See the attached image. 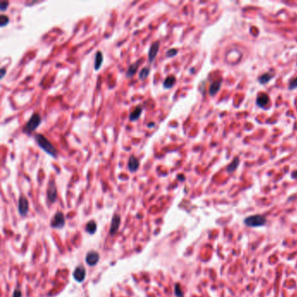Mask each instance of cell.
<instances>
[{"mask_svg":"<svg viewBox=\"0 0 297 297\" xmlns=\"http://www.w3.org/2000/svg\"><path fill=\"white\" fill-rule=\"evenodd\" d=\"M177 53H178V50L175 48H172V49H169V50L166 52V56H167V57H174V56H175Z\"/></svg>","mask_w":297,"mask_h":297,"instance_id":"d4e9b609","label":"cell"},{"mask_svg":"<svg viewBox=\"0 0 297 297\" xmlns=\"http://www.w3.org/2000/svg\"><path fill=\"white\" fill-rule=\"evenodd\" d=\"M96 229H97V225H96V222L93 221V220L89 221L86 225V227H85V230L87 231L89 234H94Z\"/></svg>","mask_w":297,"mask_h":297,"instance_id":"ffe728a7","label":"cell"},{"mask_svg":"<svg viewBox=\"0 0 297 297\" xmlns=\"http://www.w3.org/2000/svg\"><path fill=\"white\" fill-rule=\"evenodd\" d=\"M239 164H240V159H239V157H235L232 160V162L227 166V172L228 174L233 173L234 171H235L237 169Z\"/></svg>","mask_w":297,"mask_h":297,"instance_id":"d6986e66","label":"cell"},{"mask_svg":"<svg viewBox=\"0 0 297 297\" xmlns=\"http://www.w3.org/2000/svg\"><path fill=\"white\" fill-rule=\"evenodd\" d=\"M174 291H175V295L176 296L178 297H183V292H182L181 288V286L180 284H175V287H174Z\"/></svg>","mask_w":297,"mask_h":297,"instance_id":"603a6c76","label":"cell"},{"mask_svg":"<svg viewBox=\"0 0 297 297\" xmlns=\"http://www.w3.org/2000/svg\"><path fill=\"white\" fill-rule=\"evenodd\" d=\"M288 88H289V90H294V89L297 88V77L296 78H295V79H291V80L289 81Z\"/></svg>","mask_w":297,"mask_h":297,"instance_id":"cb8c5ba5","label":"cell"},{"mask_svg":"<svg viewBox=\"0 0 297 297\" xmlns=\"http://www.w3.org/2000/svg\"><path fill=\"white\" fill-rule=\"evenodd\" d=\"M42 121V119L40 115L38 113H33L32 115L30 116V118L29 119V120L27 121V123L25 124L24 127V132L25 134H30L32 132H34L37 128L38 127V126L40 125V123Z\"/></svg>","mask_w":297,"mask_h":297,"instance_id":"7a4b0ae2","label":"cell"},{"mask_svg":"<svg viewBox=\"0 0 297 297\" xmlns=\"http://www.w3.org/2000/svg\"><path fill=\"white\" fill-rule=\"evenodd\" d=\"M8 23H9V18L6 15H5V14H2L0 16V26L1 27H4Z\"/></svg>","mask_w":297,"mask_h":297,"instance_id":"7402d4cb","label":"cell"},{"mask_svg":"<svg viewBox=\"0 0 297 297\" xmlns=\"http://www.w3.org/2000/svg\"><path fill=\"white\" fill-rule=\"evenodd\" d=\"M8 5H9V2H7V1H2L0 3V10L2 12H5V10H7Z\"/></svg>","mask_w":297,"mask_h":297,"instance_id":"484cf974","label":"cell"},{"mask_svg":"<svg viewBox=\"0 0 297 297\" xmlns=\"http://www.w3.org/2000/svg\"><path fill=\"white\" fill-rule=\"evenodd\" d=\"M175 82H176L175 77L173 76V75H169V76H167V77L165 79V80L163 81V87L164 88H166V89H170V88H172V87L174 85Z\"/></svg>","mask_w":297,"mask_h":297,"instance_id":"e0dca14e","label":"cell"},{"mask_svg":"<svg viewBox=\"0 0 297 297\" xmlns=\"http://www.w3.org/2000/svg\"><path fill=\"white\" fill-rule=\"evenodd\" d=\"M142 111H143V106H137L133 110V112L130 113V115H129V120H130L131 121H136V120L140 118V116L141 115Z\"/></svg>","mask_w":297,"mask_h":297,"instance_id":"5bb4252c","label":"cell"},{"mask_svg":"<svg viewBox=\"0 0 297 297\" xmlns=\"http://www.w3.org/2000/svg\"><path fill=\"white\" fill-rule=\"evenodd\" d=\"M159 43L158 41L152 43V45L149 47L148 50V53H147V58H148V61L152 63L153 62L156 56H157L158 52H159Z\"/></svg>","mask_w":297,"mask_h":297,"instance_id":"8992f818","label":"cell"},{"mask_svg":"<svg viewBox=\"0 0 297 297\" xmlns=\"http://www.w3.org/2000/svg\"><path fill=\"white\" fill-rule=\"evenodd\" d=\"M65 224H66V220H65L64 213L62 212H58L52 219L51 226L55 228H61L65 226Z\"/></svg>","mask_w":297,"mask_h":297,"instance_id":"277c9868","label":"cell"},{"mask_svg":"<svg viewBox=\"0 0 297 297\" xmlns=\"http://www.w3.org/2000/svg\"><path fill=\"white\" fill-rule=\"evenodd\" d=\"M0 72H1V73H0V79H2L4 77H5V73H6V70H5V67H3V68H1V70H0Z\"/></svg>","mask_w":297,"mask_h":297,"instance_id":"4316f807","label":"cell"},{"mask_svg":"<svg viewBox=\"0 0 297 297\" xmlns=\"http://www.w3.org/2000/svg\"><path fill=\"white\" fill-rule=\"evenodd\" d=\"M35 140H36L38 146H39L43 151H45L47 154L52 157H57V150L54 146L52 144V142L43 134H35Z\"/></svg>","mask_w":297,"mask_h":297,"instance_id":"6da1fadb","label":"cell"},{"mask_svg":"<svg viewBox=\"0 0 297 297\" xmlns=\"http://www.w3.org/2000/svg\"><path fill=\"white\" fill-rule=\"evenodd\" d=\"M22 296V293L19 290H15L13 293V297H21Z\"/></svg>","mask_w":297,"mask_h":297,"instance_id":"83f0119b","label":"cell"},{"mask_svg":"<svg viewBox=\"0 0 297 297\" xmlns=\"http://www.w3.org/2000/svg\"><path fill=\"white\" fill-rule=\"evenodd\" d=\"M47 198L51 203H53L56 198H57V188L56 184L53 180H52L48 183V188H47Z\"/></svg>","mask_w":297,"mask_h":297,"instance_id":"5b68a950","label":"cell"},{"mask_svg":"<svg viewBox=\"0 0 297 297\" xmlns=\"http://www.w3.org/2000/svg\"><path fill=\"white\" fill-rule=\"evenodd\" d=\"M178 178H179L180 180H181V181H184V180H185V177H184L183 175H179L178 176Z\"/></svg>","mask_w":297,"mask_h":297,"instance_id":"f546056e","label":"cell"},{"mask_svg":"<svg viewBox=\"0 0 297 297\" xmlns=\"http://www.w3.org/2000/svg\"><path fill=\"white\" fill-rule=\"evenodd\" d=\"M148 127H154V123H153V122L149 123V124H148Z\"/></svg>","mask_w":297,"mask_h":297,"instance_id":"4dcf8cb0","label":"cell"},{"mask_svg":"<svg viewBox=\"0 0 297 297\" xmlns=\"http://www.w3.org/2000/svg\"><path fill=\"white\" fill-rule=\"evenodd\" d=\"M149 73H150V69H149V67L148 66L143 67V68L140 70V76H139V78H140V80H145V79L148 77Z\"/></svg>","mask_w":297,"mask_h":297,"instance_id":"44dd1931","label":"cell"},{"mask_svg":"<svg viewBox=\"0 0 297 297\" xmlns=\"http://www.w3.org/2000/svg\"><path fill=\"white\" fill-rule=\"evenodd\" d=\"M85 261L86 263L89 266H94L98 263V261H99V255L98 253H97L96 251H90L87 253L86 257H85Z\"/></svg>","mask_w":297,"mask_h":297,"instance_id":"9c48e42d","label":"cell"},{"mask_svg":"<svg viewBox=\"0 0 297 297\" xmlns=\"http://www.w3.org/2000/svg\"><path fill=\"white\" fill-rule=\"evenodd\" d=\"M29 209V202L24 195H21L18 200V212L21 215H25Z\"/></svg>","mask_w":297,"mask_h":297,"instance_id":"52a82bcc","label":"cell"},{"mask_svg":"<svg viewBox=\"0 0 297 297\" xmlns=\"http://www.w3.org/2000/svg\"><path fill=\"white\" fill-rule=\"evenodd\" d=\"M291 177L293 179H297V170L294 171L291 174Z\"/></svg>","mask_w":297,"mask_h":297,"instance_id":"f1b7e54d","label":"cell"},{"mask_svg":"<svg viewBox=\"0 0 297 297\" xmlns=\"http://www.w3.org/2000/svg\"><path fill=\"white\" fill-rule=\"evenodd\" d=\"M139 66H140V60H137L135 63H133L130 66L128 67L127 71L126 73V76L127 78H132L137 72Z\"/></svg>","mask_w":297,"mask_h":297,"instance_id":"9a60e30c","label":"cell"},{"mask_svg":"<svg viewBox=\"0 0 297 297\" xmlns=\"http://www.w3.org/2000/svg\"><path fill=\"white\" fill-rule=\"evenodd\" d=\"M244 223L247 225L248 227H262L267 223V219L265 218L263 215L260 214H255V215H251L244 220Z\"/></svg>","mask_w":297,"mask_h":297,"instance_id":"3957f363","label":"cell"},{"mask_svg":"<svg viewBox=\"0 0 297 297\" xmlns=\"http://www.w3.org/2000/svg\"><path fill=\"white\" fill-rule=\"evenodd\" d=\"M121 218L119 214H114L113 217L112 219V223H111V227H110V234L113 235L115 234L116 232L118 231L120 225Z\"/></svg>","mask_w":297,"mask_h":297,"instance_id":"30bf717a","label":"cell"},{"mask_svg":"<svg viewBox=\"0 0 297 297\" xmlns=\"http://www.w3.org/2000/svg\"><path fill=\"white\" fill-rule=\"evenodd\" d=\"M221 83H222V79H217L211 84L210 87H209V94L211 96H214L218 93L220 88L221 86Z\"/></svg>","mask_w":297,"mask_h":297,"instance_id":"4fadbf2b","label":"cell"},{"mask_svg":"<svg viewBox=\"0 0 297 297\" xmlns=\"http://www.w3.org/2000/svg\"><path fill=\"white\" fill-rule=\"evenodd\" d=\"M273 77H274V73H263L262 75H261V76L259 77L258 81H259L260 84L265 85V84H267L268 81H270L271 79H273Z\"/></svg>","mask_w":297,"mask_h":297,"instance_id":"ac0fdd59","label":"cell"},{"mask_svg":"<svg viewBox=\"0 0 297 297\" xmlns=\"http://www.w3.org/2000/svg\"><path fill=\"white\" fill-rule=\"evenodd\" d=\"M268 102H269V97L266 93H261L258 95L256 99V104L259 107L266 108V106H267Z\"/></svg>","mask_w":297,"mask_h":297,"instance_id":"7c38bea8","label":"cell"},{"mask_svg":"<svg viewBox=\"0 0 297 297\" xmlns=\"http://www.w3.org/2000/svg\"><path fill=\"white\" fill-rule=\"evenodd\" d=\"M127 167L131 173H135L140 167V160L139 159L134 156V154L129 157L127 163Z\"/></svg>","mask_w":297,"mask_h":297,"instance_id":"ba28073f","label":"cell"},{"mask_svg":"<svg viewBox=\"0 0 297 297\" xmlns=\"http://www.w3.org/2000/svg\"><path fill=\"white\" fill-rule=\"evenodd\" d=\"M85 274H86V270L84 266H79L76 267V269L73 272V277L76 281H78L79 282L83 281L85 278Z\"/></svg>","mask_w":297,"mask_h":297,"instance_id":"8fae6325","label":"cell"},{"mask_svg":"<svg viewBox=\"0 0 297 297\" xmlns=\"http://www.w3.org/2000/svg\"><path fill=\"white\" fill-rule=\"evenodd\" d=\"M103 63V54L100 51H98L95 53V59H94V69L98 71L102 66Z\"/></svg>","mask_w":297,"mask_h":297,"instance_id":"2e32d148","label":"cell"}]
</instances>
